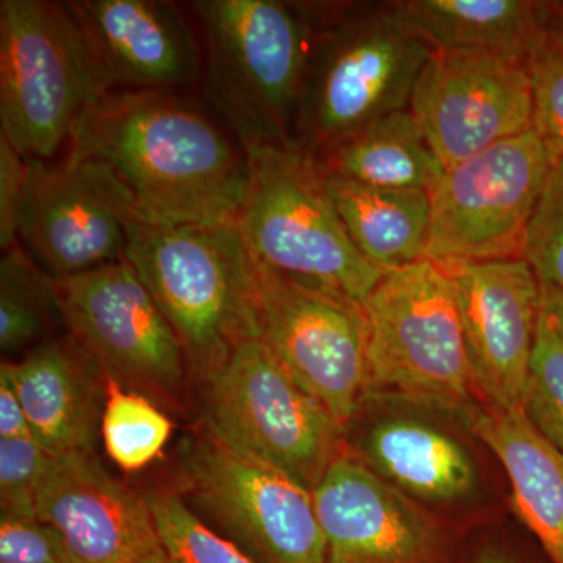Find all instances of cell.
<instances>
[{
	"mask_svg": "<svg viewBox=\"0 0 563 563\" xmlns=\"http://www.w3.org/2000/svg\"><path fill=\"white\" fill-rule=\"evenodd\" d=\"M317 158L328 176L390 190L432 192L444 174L409 109L365 125Z\"/></svg>",
	"mask_w": 563,
	"mask_h": 563,
	"instance_id": "cell-24",
	"label": "cell"
},
{
	"mask_svg": "<svg viewBox=\"0 0 563 563\" xmlns=\"http://www.w3.org/2000/svg\"><path fill=\"white\" fill-rule=\"evenodd\" d=\"M202 387V422L214 435L312 492L344 446L342 426L261 339L239 344Z\"/></svg>",
	"mask_w": 563,
	"mask_h": 563,
	"instance_id": "cell-9",
	"label": "cell"
},
{
	"mask_svg": "<svg viewBox=\"0 0 563 563\" xmlns=\"http://www.w3.org/2000/svg\"><path fill=\"white\" fill-rule=\"evenodd\" d=\"M110 91L68 2H0V135L22 157L52 161Z\"/></svg>",
	"mask_w": 563,
	"mask_h": 563,
	"instance_id": "cell-7",
	"label": "cell"
},
{
	"mask_svg": "<svg viewBox=\"0 0 563 563\" xmlns=\"http://www.w3.org/2000/svg\"><path fill=\"white\" fill-rule=\"evenodd\" d=\"M29 162L14 150L5 136L0 135V246L9 250L18 243V222L25 187Z\"/></svg>",
	"mask_w": 563,
	"mask_h": 563,
	"instance_id": "cell-33",
	"label": "cell"
},
{
	"mask_svg": "<svg viewBox=\"0 0 563 563\" xmlns=\"http://www.w3.org/2000/svg\"><path fill=\"white\" fill-rule=\"evenodd\" d=\"M362 309L365 401L404 399L470 418L476 393L454 285L442 266L422 258L384 273Z\"/></svg>",
	"mask_w": 563,
	"mask_h": 563,
	"instance_id": "cell-6",
	"label": "cell"
},
{
	"mask_svg": "<svg viewBox=\"0 0 563 563\" xmlns=\"http://www.w3.org/2000/svg\"><path fill=\"white\" fill-rule=\"evenodd\" d=\"M106 383L101 439L118 468L133 473L150 466L165 450L173 422L147 396L128 390L111 379Z\"/></svg>",
	"mask_w": 563,
	"mask_h": 563,
	"instance_id": "cell-26",
	"label": "cell"
},
{
	"mask_svg": "<svg viewBox=\"0 0 563 563\" xmlns=\"http://www.w3.org/2000/svg\"><path fill=\"white\" fill-rule=\"evenodd\" d=\"M468 420L506 470L518 518L551 561L563 563L562 451L544 439L525 410H474Z\"/></svg>",
	"mask_w": 563,
	"mask_h": 563,
	"instance_id": "cell-20",
	"label": "cell"
},
{
	"mask_svg": "<svg viewBox=\"0 0 563 563\" xmlns=\"http://www.w3.org/2000/svg\"><path fill=\"white\" fill-rule=\"evenodd\" d=\"M68 5L111 91H172L198 77L201 51L174 3L77 0Z\"/></svg>",
	"mask_w": 563,
	"mask_h": 563,
	"instance_id": "cell-18",
	"label": "cell"
},
{
	"mask_svg": "<svg viewBox=\"0 0 563 563\" xmlns=\"http://www.w3.org/2000/svg\"><path fill=\"white\" fill-rule=\"evenodd\" d=\"M0 563H77L65 540L40 518L0 517Z\"/></svg>",
	"mask_w": 563,
	"mask_h": 563,
	"instance_id": "cell-32",
	"label": "cell"
},
{
	"mask_svg": "<svg viewBox=\"0 0 563 563\" xmlns=\"http://www.w3.org/2000/svg\"><path fill=\"white\" fill-rule=\"evenodd\" d=\"M540 310L563 343V291L551 285L540 284Z\"/></svg>",
	"mask_w": 563,
	"mask_h": 563,
	"instance_id": "cell-35",
	"label": "cell"
},
{
	"mask_svg": "<svg viewBox=\"0 0 563 563\" xmlns=\"http://www.w3.org/2000/svg\"><path fill=\"white\" fill-rule=\"evenodd\" d=\"M433 49L385 2L329 7L303 79L296 146L320 157L365 125L409 109Z\"/></svg>",
	"mask_w": 563,
	"mask_h": 563,
	"instance_id": "cell-4",
	"label": "cell"
},
{
	"mask_svg": "<svg viewBox=\"0 0 563 563\" xmlns=\"http://www.w3.org/2000/svg\"><path fill=\"white\" fill-rule=\"evenodd\" d=\"M180 493L192 512L257 563H325L313 492L198 426L184 440Z\"/></svg>",
	"mask_w": 563,
	"mask_h": 563,
	"instance_id": "cell-8",
	"label": "cell"
},
{
	"mask_svg": "<svg viewBox=\"0 0 563 563\" xmlns=\"http://www.w3.org/2000/svg\"><path fill=\"white\" fill-rule=\"evenodd\" d=\"M55 322L63 324L55 279L18 242L0 258V350L38 346Z\"/></svg>",
	"mask_w": 563,
	"mask_h": 563,
	"instance_id": "cell-25",
	"label": "cell"
},
{
	"mask_svg": "<svg viewBox=\"0 0 563 563\" xmlns=\"http://www.w3.org/2000/svg\"><path fill=\"white\" fill-rule=\"evenodd\" d=\"M553 165V155L532 128L444 169L431 192L426 258H523L533 210Z\"/></svg>",
	"mask_w": 563,
	"mask_h": 563,
	"instance_id": "cell-11",
	"label": "cell"
},
{
	"mask_svg": "<svg viewBox=\"0 0 563 563\" xmlns=\"http://www.w3.org/2000/svg\"><path fill=\"white\" fill-rule=\"evenodd\" d=\"M144 499L169 562L257 563L192 512L177 488H152Z\"/></svg>",
	"mask_w": 563,
	"mask_h": 563,
	"instance_id": "cell-27",
	"label": "cell"
},
{
	"mask_svg": "<svg viewBox=\"0 0 563 563\" xmlns=\"http://www.w3.org/2000/svg\"><path fill=\"white\" fill-rule=\"evenodd\" d=\"M533 91V131L554 162H563V41L548 40L529 62Z\"/></svg>",
	"mask_w": 563,
	"mask_h": 563,
	"instance_id": "cell-31",
	"label": "cell"
},
{
	"mask_svg": "<svg viewBox=\"0 0 563 563\" xmlns=\"http://www.w3.org/2000/svg\"><path fill=\"white\" fill-rule=\"evenodd\" d=\"M357 454L387 483L422 501H455L476 483L472 455L463 444L421 421L377 422Z\"/></svg>",
	"mask_w": 563,
	"mask_h": 563,
	"instance_id": "cell-22",
	"label": "cell"
},
{
	"mask_svg": "<svg viewBox=\"0 0 563 563\" xmlns=\"http://www.w3.org/2000/svg\"><path fill=\"white\" fill-rule=\"evenodd\" d=\"M523 258L540 284L563 291V162H554L533 210Z\"/></svg>",
	"mask_w": 563,
	"mask_h": 563,
	"instance_id": "cell-29",
	"label": "cell"
},
{
	"mask_svg": "<svg viewBox=\"0 0 563 563\" xmlns=\"http://www.w3.org/2000/svg\"><path fill=\"white\" fill-rule=\"evenodd\" d=\"M27 417L33 439L51 457L96 453L106 383L73 336L46 340L20 362H2Z\"/></svg>",
	"mask_w": 563,
	"mask_h": 563,
	"instance_id": "cell-19",
	"label": "cell"
},
{
	"mask_svg": "<svg viewBox=\"0 0 563 563\" xmlns=\"http://www.w3.org/2000/svg\"><path fill=\"white\" fill-rule=\"evenodd\" d=\"M136 563H172L169 559L166 558L165 551L161 547V543L154 548V550L150 551L146 555L140 559Z\"/></svg>",
	"mask_w": 563,
	"mask_h": 563,
	"instance_id": "cell-37",
	"label": "cell"
},
{
	"mask_svg": "<svg viewBox=\"0 0 563 563\" xmlns=\"http://www.w3.org/2000/svg\"><path fill=\"white\" fill-rule=\"evenodd\" d=\"M203 95L240 146L295 144L303 79L329 7L282 0H201Z\"/></svg>",
	"mask_w": 563,
	"mask_h": 563,
	"instance_id": "cell-2",
	"label": "cell"
},
{
	"mask_svg": "<svg viewBox=\"0 0 563 563\" xmlns=\"http://www.w3.org/2000/svg\"><path fill=\"white\" fill-rule=\"evenodd\" d=\"M69 146L106 162L147 224L239 220L246 152L172 91H110L81 118Z\"/></svg>",
	"mask_w": 563,
	"mask_h": 563,
	"instance_id": "cell-1",
	"label": "cell"
},
{
	"mask_svg": "<svg viewBox=\"0 0 563 563\" xmlns=\"http://www.w3.org/2000/svg\"><path fill=\"white\" fill-rule=\"evenodd\" d=\"M63 324L103 379L180 407L188 369L165 314L128 261L55 279Z\"/></svg>",
	"mask_w": 563,
	"mask_h": 563,
	"instance_id": "cell-10",
	"label": "cell"
},
{
	"mask_svg": "<svg viewBox=\"0 0 563 563\" xmlns=\"http://www.w3.org/2000/svg\"><path fill=\"white\" fill-rule=\"evenodd\" d=\"M255 266L262 342L346 431L365 402L368 335L362 303L257 261Z\"/></svg>",
	"mask_w": 563,
	"mask_h": 563,
	"instance_id": "cell-13",
	"label": "cell"
},
{
	"mask_svg": "<svg viewBox=\"0 0 563 563\" xmlns=\"http://www.w3.org/2000/svg\"><path fill=\"white\" fill-rule=\"evenodd\" d=\"M27 162L18 242L33 261L54 279L124 261L143 220L113 169L76 146L58 162Z\"/></svg>",
	"mask_w": 563,
	"mask_h": 563,
	"instance_id": "cell-12",
	"label": "cell"
},
{
	"mask_svg": "<svg viewBox=\"0 0 563 563\" xmlns=\"http://www.w3.org/2000/svg\"><path fill=\"white\" fill-rule=\"evenodd\" d=\"M35 509L77 563H136L161 543L144 496L107 473L96 453L51 457Z\"/></svg>",
	"mask_w": 563,
	"mask_h": 563,
	"instance_id": "cell-17",
	"label": "cell"
},
{
	"mask_svg": "<svg viewBox=\"0 0 563 563\" xmlns=\"http://www.w3.org/2000/svg\"><path fill=\"white\" fill-rule=\"evenodd\" d=\"M313 499L325 563H450L439 525L346 443Z\"/></svg>",
	"mask_w": 563,
	"mask_h": 563,
	"instance_id": "cell-16",
	"label": "cell"
},
{
	"mask_svg": "<svg viewBox=\"0 0 563 563\" xmlns=\"http://www.w3.org/2000/svg\"><path fill=\"white\" fill-rule=\"evenodd\" d=\"M239 225L252 257L291 279L363 302L384 272L352 243L314 155L296 144H252Z\"/></svg>",
	"mask_w": 563,
	"mask_h": 563,
	"instance_id": "cell-5",
	"label": "cell"
},
{
	"mask_svg": "<svg viewBox=\"0 0 563 563\" xmlns=\"http://www.w3.org/2000/svg\"><path fill=\"white\" fill-rule=\"evenodd\" d=\"M409 111L444 169L533 128L529 63L477 49H433Z\"/></svg>",
	"mask_w": 563,
	"mask_h": 563,
	"instance_id": "cell-14",
	"label": "cell"
},
{
	"mask_svg": "<svg viewBox=\"0 0 563 563\" xmlns=\"http://www.w3.org/2000/svg\"><path fill=\"white\" fill-rule=\"evenodd\" d=\"M393 16L439 49H477L531 62L550 35V2L398 0Z\"/></svg>",
	"mask_w": 563,
	"mask_h": 563,
	"instance_id": "cell-21",
	"label": "cell"
},
{
	"mask_svg": "<svg viewBox=\"0 0 563 563\" xmlns=\"http://www.w3.org/2000/svg\"><path fill=\"white\" fill-rule=\"evenodd\" d=\"M51 455L33 437L0 439V507L2 515L36 517V490Z\"/></svg>",
	"mask_w": 563,
	"mask_h": 563,
	"instance_id": "cell-30",
	"label": "cell"
},
{
	"mask_svg": "<svg viewBox=\"0 0 563 563\" xmlns=\"http://www.w3.org/2000/svg\"><path fill=\"white\" fill-rule=\"evenodd\" d=\"M325 185L352 243L380 272L426 258L431 192L368 187L328 174Z\"/></svg>",
	"mask_w": 563,
	"mask_h": 563,
	"instance_id": "cell-23",
	"label": "cell"
},
{
	"mask_svg": "<svg viewBox=\"0 0 563 563\" xmlns=\"http://www.w3.org/2000/svg\"><path fill=\"white\" fill-rule=\"evenodd\" d=\"M125 261L165 314L199 383L239 344L261 339L257 266L236 222H136Z\"/></svg>",
	"mask_w": 563,
	"mask_h": 563,
	"instance_id": "cell-3",
	"label": "cell"
},
{
	"mask_svg": "<svg viewBox=\"0 0 563 563\" xmlns=\"http://www.w3.org/2000/svg\"><path fill=\"white\" fill-rule=\"evenodd\" d=\"M525 413L563 453V343L542 310L533 342L531 380Z\"/></svg>",
	"mask_w": 563,
	"mask_h": 563,
	"instance_id": "cell-28",
	"label": "cell"
},
{
	"mask_svg": "<svg viewBox=\"0 0 563 563\" xmlns=\"http://www.w3.org/2000/svg\"><path fill=\"white\" fill-rule=\"evenodd\" d=\"M473 563H521L518 559H515L512 554L507 551L499 550L495 547H485L479 550V553L474 558Z\"/></svg>",
	"mask_w": 563,
	"mask_h": 563,
	"instance_id": "cell-36",
	"label": "cell"
},
{
	"mask_svg": "<svg viewBox=\"0 0 563 563\" xmlns=\"http://www.w3.org/2000/svg\"><path fill=\"white\" fill-rule=\"evenodd\" d=\"M33 437L9 372L0 366V439Z\"/></svg>",
	"mask_w": 563,
	"mask_h": 563,
	"instance_id": "cell-34",
	"label": "cell"
},
{
	"mask_svg": "<svg viewBox=\"0 0 563 563\" xmlns=\"http://www.w3.org/2000/svg\"><path fill=\"white\" fill-rule=\"evenodd\" d=\"M451 277L473 390L487 409L523 410L540 314V282L525 258L437 262Z\"/></svg>",
	"mask_w": 563,
	"mask_h": 563,
	"instance_id": "cell-15",
	"label": "cell"
}]
</instances>
